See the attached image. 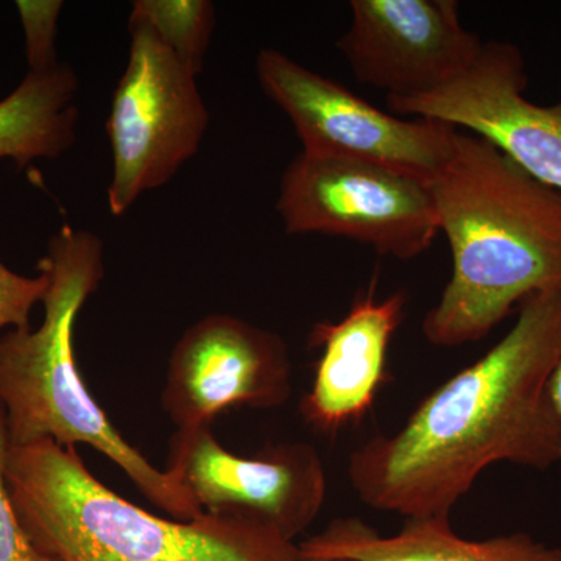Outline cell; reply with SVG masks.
<instances>
[{
	"label": "cell",
	"mask_w": 561,
	"mask_h": 561,
	"mask_svg": "<svg viewBox=\"0 0 561 561\" xmlns=\"http://www.w3.org/2000/svg\"><path fill=\"white\" fill-rule=\"evenodd\" d=\"M561 362V294H534L496 345L416 405L390 435L348 459V479L375 511L448 516L494 463H559L561 421L549 381Z\"/></svg>",
	"instance_id": "obj_1"
},
{
	"label": "cell",
	"mask_w": 561,
	"mask_h": 561,
	"mask_svg": "<svg viewBox=\"0 0 561 561\" xmlns=\"http://www.w3.org/2000/svg\"><path fill=\"white\" fill-rule=\"evenodd\" d=\"M427 186L453 253L451 279L421 324L427 342L482 341L529 295L561 294L560 191L463 130Z\"/></svg>",
	"instance_id": "obj_2"
},
{
	"label": "cell",
	"mask_w": 561,
	"mask_h": 561,
	"mask_svg": "<svg viewBox=\"0 0 561 561\" xmlns=\"http://www.w3.org/2000/svg\"><path fill=\"white\" fill-rule=\"evenodd\" d=\"M39 272L49 278L44 319L35 331L0 335V405L10 445L44 440L91 446L116 463L140 493L175 519L203 515L175 476L153 467L125 440L88 390L73 351V327L103 279V243L94 232L62 225Z\"/></svg>",
	"instance_id": "obj_3"
},
{
	"label": "cell",
	"mask_w": 561,
	"mask_h": 561,
	"mask_svg": "<svg viewBox=\"0 0 561 561\" xmlns=\"http://www.w3.org/2000/svg\"><path fill=\"white\" fill-rule=\"evenodd\" d=\"M3 474L33 545L58 561H300L297 545L262 523L151 515L50 438L10 445Z\"/></svg>",
	"instance_id": "obj_4"
},
{
	"label": "cell",
	"mask_w": 561,
	"mask_h": 561,
	"mask_svg": "<svg viewBox=\"0 0 561 561\" xmlns=\"http://www.w3.org/2000/svg\"><path fill=\"white\" fill-rule=\"evenodd\" d=\"M130 54L114 91L106 130L113 153V216L164 186L201 149L209 113L197 76L140 18L130 16Z\"/></svg>",
	"instance_id": "obj_5"
},
{
	"label": "cell",
	"mask_w": 561,
	"mask_h": 561,
	"mask_svg": "<svg viewBox=\"0 0 561 561\" xmlns=\"http://www.w3.org/2000/svg\"><path fill=\"white\" fill-rule=\"evenodd\" d=\"M289 234H327L415 260L437 238L426 181L368 162L301 153L287 165L276 202Z\"/></svg>",
	"instance_id": "obj_6"
},
{
	"label": "cell",
	"mask_w": 561,
	"mask_h": 561,
	"mask_svg": "<svg viewBox=\"0 0 561 561\" xmlns=\"http://www.w3.org/2000/svg\"><path fill=\"white\" fill-rule=\"evenodd\" d=\"M256 72L294 125L302 153L382 165L426 183L451 157L459 131L453 125L400 119L279 50H261Z\"/></svg>",
	"instance_id": "obj_7"
},
{
	"label": "cell",
	"mask_w": 561,
	"mask_h": 561,
	"mask_svg": "<svg viewBox=\"0 0 561 561\" xmlns=\"http://www.w3.org/2000/svg\"><path fill=\"white\" fill-rule=\"evenodd\" d=\"M165 471L203 512L265 524L294 542L327 501V470L308 443H283L245 457L228 451L213 427L176 431Z\"/></svg>",
	"instance_id": "obj_8"
},
{
	"label": "cell",
	"mask_w": 561,
	"mask_h": 561,
	"mask_svg": "<svg viewBox=\"0 0 561 561\" xmlns=\"http://www.w3.org/2000/svg\"><path fill=\"white\" fill-rule=\"evenodd\" d=\"M526 61L511 43H483L478 60L451 83L412 98H387L400 116L445 122L481 136L535 180L561 192V101L524 95Z\"/></svg>",
	"instance_id": "obj_9"
},
{
	"label": "cell",
	"mask_w": 561,
	"mask_h": 561,
	"mask_svg": "<svg viewBox=\"0 0 561 561\" xmlns=\"http://www.w3.org/2000/svg\"><path fill=\"white\" fill-rule=\"evenodd\" d=\"M289 346L276 332L214 313L173 346L162 409L176 431L210 427L228 409H278L290 400Z\"/></svg>",
	"instance_id": "obj_10"
},
{
	"label": "cell",
	"mask_w": 561,
	"mask_h": 561,
	"mask_svg": "<svg viewBox=\"0 0 561 561\" xmlns=\"http://www.w3.org/2000/svg\"><path fill=\"white\" fill-rule=\"evenodd\" d=\"M483 43L456 0H353L337 47L354 77L387 98L427 94L478 60Z\"/></svg>",
	"instance_id": "obj_11"
},
{
	"label": "cell",
	"mask_w": 561,
	"mask_h": 561,
	"mask_svg": "<svg viewBox=\"0 0 561 561\" xmlns=\"http://www.w3.org/2000/svg\"><path fill=\"white\" fill-rule=\"evenodd\" d=\"M404 294L360 298L337 323H319L311 345L323 350L301 415L321 434H337L367 415L387 379L394 332L404 317Z\"/></svg>",
	"instance_id": "obj_12"
},
{
	"label": "cell",
	"mask_w": 561,
	"mask_h": 561,
	"mask_svg": "<svg viewBox=\"0 0 561 561\" xmlns=\"http://www.w3.org/2000/svg\"><path fill=\"white\" fill-rule=\"evenodd\" d=\"M297 549L300 561H561L560 546L535 540L527 531L467 540L448 516L405 518L391 535L353 516L335 518Z\"/></svg>",
	"instance_id": "obj_13"
},
{
	"label": "cell",
	"mask_w": 561,
	"mask_h": 561,
	"mask_svg": "<svg viewBox=\"0 0 561 561\" xmlns=\"http://www.w3.org/2000/svg\"><path fill=\"white\" fill-rule=\"evenodd\" d=\"M79 80L68 65L28 70L16 90L0 101V160L18 165L55 160L76 142Z\"/></svg>",
	"instance_id": "obj_14"
},
{
	"label": "cell",
	"mask_w": 561,
	"mask_h": 561,
	"mask_svg": "<svg viewBox=\"0 0 561 561\" xmlns=\"http://www.w3.org/2000/svg\"><path fill=\"white\" fill-rule=\"evenodd\" d=\"M133 16L140 18L195 73L202 72L214 28V5L206 0H139Z\"/></svg>",
	"instance_id": "obj_15"
},
{
	"label": "cell",
	"mask_w": 561,
	"mask_h": 561,
	"mask_svg": "<svg viewBox=\"0 0 561 561\" xmlns=\"http://www.w3.org/2000/svg\"><path fill=\"white\" fill-rule=\"evenodd\" d=\"M22 28H24L25 57L28 70L39 72L60 65L55 50L58 16L62 10L60 0H20L16 2Z\"/></svg>",
	"instance_id": "obj_16"
},
{
	"label": "cell",
	"mask_w": 561,
	"mask_h": 561,
	"mask_svg": "<svg viewBox=\"0 0 561 561\" xmlns=\"http://www.w3.org/2000/svg\"><path fill=\"white\" fill-rule=\"evenodd\" d=\"M9 446L5 412L0 405V561H58L33 545L14 511L3 474Z\"/></svg>",
	"instance_id": "obj_17"
},
{
	"label": "cell",
	"mask_w": 561,
	"mask_h": 561,
	"mask_svg": "<svg viewBox=\"0 0 561 561\" xmlns=\"http://www.w3.org/2000/svg\"><path fill=\"white\" fill-rule=\"evenodd\" d=\"M49 289L46 273L20 275L0 262V335L11 330H28L31 313Z\"/></svg>",
	"instance_id": "obj_18"
},
{
	"label": "cell",
	"mask_w": 561,
	"mask_h": 561,
	"mask_svg": "<svg viewBox=\"0 0 561 561\" xmlns=\"http://www.w3.org/2000/svg\"><path fill=\"white\" fill-rule=\"evenodd\" d=\"M549 393H551L553 408L559 413L561 421V362L552 373L551 381H549ZM559 463L561 465V456Z\"/></svg>",
	"instance_id": "obj_19"
}]
</instances>
